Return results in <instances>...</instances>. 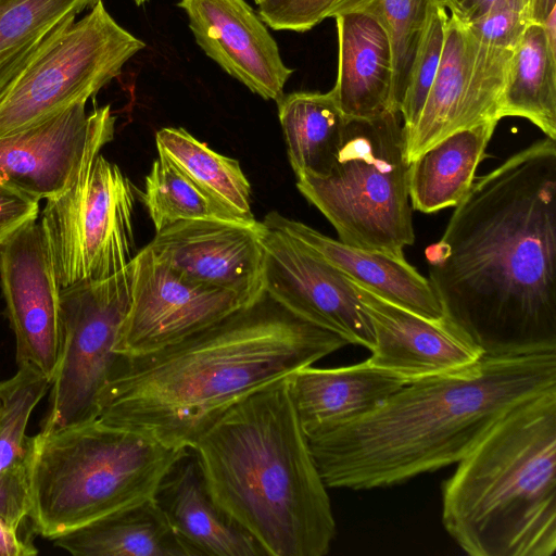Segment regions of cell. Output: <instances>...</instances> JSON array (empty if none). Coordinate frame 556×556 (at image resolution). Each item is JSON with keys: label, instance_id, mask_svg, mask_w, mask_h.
Here are the masks:
<instances>
[{"label": "cell", "instance_id": "cell-20", "mask_svg": "<svg viewBox=\"0 0 556 556\" xmlns=\"http://www.w3.org/2000/svg\"><path fill=\"white\" fill-rule=\"evenodd\" d=\"M154 500L189 556L265 555L257 541L214 503L190 450L166 473Z\"/></svg>", "mask_w": 556, "mask_h": 556}, {"label": "cell", "instance_id": "cell-28", "mask_svg": "<svg viewBox=\"0 0 556 556\" xmlns=\"http://www.w3.org/2000/svg\"><path fill=\"white\" fill-rule=\"evenodd\" d=\"M98 0H0V92L53 33Z\"/></svg>", "mask_w": 556, "mask_h": 556}, {"label": "cell", "instance_id": "cell-17", "mask_svg": "<svg viewBox=\"0 0 556 556\" xmlns=\"http://www.w3.org/2000/svg\"><path fill=\"white\" fill-rule=\"evenodd\" d=\"M197 43L253 93L276 102L292 75L267 25L245 0H179Z\"/></svg>", "mask_w": 556, "mask_h": 556}, {"label": "cell", "instance_id": "cell-16", "mask_svg": "<svg viewBox=\"0 0 556 556\" xmlns=\"http://www.w3.org/2000/svg\"><path fill=\"white\" fill-rule=\"evenodd\" d=\"M348 279L371 324L375 343L367 361L375 367L412 382L466 371L484 356L446 321L424 318Z\"/></svg>", "mask_w": 556, "mask_h": 556}, {"label": "cell", "instance_id": "cell-29", "mask_svg": "<svg viewBox=\"0 0 556 556\" xmlns=\"http://www.w3.org/2000/svg\"><path fill=\"white\" fill-rule=\"evenodd\" d=\"M142 201L155 232L180 220H242L211 199L162 155L153 162L146 177Z\"/></svg>", "mask_w": 556, "mask_h": 556}, {"label": "cell", "instance_id": "cell-33", "mask_svg": "<svg viewBox=\"0 0 556 556\" xmlns=\"http://www.w3.org/2000/svg\"><path fill=\"white\" fill-rule=\"evenodd\" d=\"M532 5L533 0H496L483 16L467 24L478 40L514 49L532 23Z\"/></svg>", "mask_w": 556, "mask_h": 556}, {"label": "cell", "instance_id": "cell-15", "mask_svg": "<svg viewBox=\"0 0 556 556\" xmlns=\"http://www.w3.org/2000/svg\"><path fill=\"white\" fill-rule=\"evenodd\" d=\"M263 223L226 219L177 222L147 245L178 275L235 293L244 305L264 293Z\"/></svg>", "mask_w": 556, "mask_h": 556}, {"label": "cell", "instance_id": "cell-43", "mask_svg": "<svg viewBox=\"0 0 556 556\" xmlns=\"http://www.w3.org/2000/svg\"><path fill=\"white\" fill-rule=\"evenodd\" d=\"M1 406H2V402H1V397H0V412H1Z\"/></svg>", "mask_w": 556, "mask_h": 556}, {"label": "cell", "instance_id": "cell-35", "mask_svg": "<svg viewBox=\"0 0 556 556\" xmlns=\"http://www.w3.org/2000/svg\"><path fill=\"white\" fill-rule=\"evenodd\" d=\"M29 514V494L25 462L22 466L0 472V521L20 529Z\"/></svg>", "mask_w": 556, "mask_h": 556}, {"label": "cell", "instance_id": "cell-10", "mask_svg": "<svg viewBox=\"0 0 556 556\" xmlns=\"http://www.w3.org/2000/svg\"><path fill=\"white\" fill-rule=\"evenodd\" d=\"M121 271L60 289V350L41 430L97 418L99 397L122 355L115 352L132 285Z\"/></svg>", "mask_w": 556, "mask_h": 556}, {"label": "cell", "instance_id": "cell-11", "mask_svg": "<svg viewBox=\"0 0 556 556\" xmlns=\"http://www.w3.org/2000/svg\"><path fill=\"white\" fill-rule=\"evenodd\" d=\"M241 306L235 293L178 275L146 245L134 257L130 302L115 352L135 357L159 351Z\"/></svg>", "mask_w": 556, "mask_h": 556}, {"label": "cell", "instance_id": "cell-41", "mask_svg": "<svg viewBox=\"0 0 556 556\" xmlns=\"http://www.w3.org/2000/svg\"><path fill=\"white\" fill-rule=\"evenodd\" d=\"M465 0H442L446 9L451 11V13H456Z\"/></svg>", "mask_w": 556, "mask_h": 556}, {"label": "cell", "instance_id": "cell-21", "mask_svg": "<svg viewBox=\"0 0 556 556\" xmlns=\"http://www.w3.org/2000/svg\"><path fill=\"white\" fill-rule=\"evenodd\" d=\"M334 18L338 74L331 91L342 113L352 119L395 111L393 55L387 31L376 18L363 12L340 13Z\"/></svg>", "mask_w": 556, "mask_h": 556}, {"label": "cell", "instance_id": "cell-1", "mask_svg": "<svg viewBox=\"0 0 556 556\" xmlns=\"http://www.w3.org/2000/svg\"><path fill=\"white\" fill-rule=\"evenodd\" d=\"M445 321L484 356L556 351V143L473 181L425 250Z\"/></svg>", "mask_w": 556, "mask_h": 556}, {"label": "cell", "instance_id": "cell-5", "mask_svg": "<svg viewBox=\"0 0 556 556\" xmlns=\"http://www.w3.org/2000/svg\"><path fill=\"white\" fill-rule=\"evenodd\" d=\"M442 483V522L471 556L556 551V388L513 408Z\"/></svg>", "mask_w": 556, "mask_h": 556}, {"label": "cell", "instance_id": "cell-42", "mask_svg": "<svg viewBox=\"0 0 556 556\" xmlns=\"http://www.w3.org/2000/svg\"><path fill=\"white\" fill-rule=\"evenodd\" d=\"M146 1H148V0H135V2H136L138 5L143 4Z\"/></svg>", "mask_w": 556, "mask_h": 556}, {"label": "cell", "instance_id": "cell-26", "mask_svg": "<svg viewBox=\"0 0 556 556\" xmlns=\"http://www.w3.org/2000/svg\"><path fill=\"white\" fill-rule=\"evenodd\" d=\"M522 117L556 140V51L542 24L530 23L513 49L498 119Z\"/></svg>", "mask_w": 556, "mask_h": 556}, {"label": "cell", "instance_id": "cell-4", "mask_svg": "<svg viewBox=\"0 0 556 556\" xmlns=\"http://www.w3.org/2000/svg\"><path fill=\"white\" fill-rule=\"evenodd\" d=\"M190 452L214 503L266 556H325L336 535L327 486L288 377L230 406Z\"/></svg>", "mask_w": 556, "mask_h": 556}, {"label": "cell", "instance_id": "cell-30", "mask_svg": "<svg viewBox=\"0 0 556 556\" xmlns=\"http://www.w3.org/2000/svg\"><path fill=\"white\" fill-rule=\"evenodd\" d=\"M432 0H343L332 17L363 12L376 18L388 34L393 55V106L400 112L409 68Z\"/></svg>", "mask_w": 556, "mask_h": 556}, {"label": "cell", "instance_id": "cell-6", "mask_svg": "<svg viewBox=\"0 0 556 556\" xmlns=\"http://www.w3.org/2000/svg\"><path fill=\"white\" fill-rule=\"evenodd\" d=\"M189 450L92 418L27 438L25 467L33 530L54 540L154 498Z\"/></svg>", "mask_w": 556, "mask_h": 556}, {"label": "cell", "instance_id": "cell-7", "mask_svg": "<svg viewBox=\"0 0 556 556\" xmlns=\"http://www.w3.org/2000/svg\"><path fill=\"white\" fill-rule=\"evenodd\" d=\"M400 112L348 119L325 176L296 177V187L348 245L404 258L415 241Z\"/></svg>", "mask_w": 556, "mask_h": 556}, {"label": "cell", "instance_id": "cell-8", "mask_svg": "<svg viewBox=\"0 0 556 556\" xmlns=\"http://www.w3.org/2000/svg\"><path fill=\"white\" fill-rule=\"evenodd\" d=\"M144 47L98 0L83 18L49 36L0 92V137L87 102Z\"/></svg>", "mask_w": 556, "mask_h": 556}, {"label": "cell", "instance_id": "cell-37", "mask_svg": "<svg viewBox=\"0 0 556 556\" xmlns=\"http://www.w3.org/2000/svg\"><path fill=\"white\" fill-rule=\"evenodd\" d=\"M0 521V556H29L38 553L35 545Z\"/></svg>", "mask_w": 556, "mask_h": 556}, {"label": "cell", "instance_id": "cell-40", "mask_svg": "<svg viewBox=\"0 0 556 556\" xmlns=\"http://www.w3.org/2000/svg\"><path fill=\"white\" fill-rule=\"evenodd\" d=\"M542 26L548 46L552 50L556 51V8L549 12Z\"/></svg>", "mask_w": 556, "mask_h": 556}, {"label": "cell", "instance_id": "cell-22", "mask_svg": "<svg viewBox=\"0 0 556 556\" xmlns=\"http://www.w3.org/2000/svg\"><path fill=\"white\" fill-rule=\"evenodd\" d=\"M475 50L468 24L451 13L438 71L415 126L404 135L408 164L438 141L469 127L467 99Z\"/></svg>", "mask_w": 556, "mask_h": 556}, {"label": "cell", "instance_id": "cell-23", "mask_svg": "<svg viewBox=\"0 0 556 556\" xmlns=\"http://www.w3.org/2000/svg\"><path fill=\"white\" fill-rule=\"evenodd\" d=\"M497 121L459 129L419 154L408 165L413 210L431 214L455 207L470 190Z\"/></svg>", "mask_w": 556, "mask_h": 556}, {"label": "cell", "instance_id": "cell-44", "mask_svg": "<svg viewBox=\"0 0 556 556\" xmlns=\"http://www.w3.org/2000/svg\"><path fill=\"white\" fill-rule=\"evenodd\" d=\"M254 1H255V3H257L260 0H254Z\"/></svg>", "mask_w": 556, "mask_h": 556}, {"label": "cell", "instance_id": "cell-27", "mask_svg": "<svg viewBox=\"0 0 556 556\" xmlns=\"http://www.w3.org/2000/svg\"><path fill=\"white\" fill-rule=\"evenodd\" d=\"M155 142L159 155L172 162L211 199L239 219L255 220L251 185L237 160L215 152L184 128H162Z\"/></svg>", "mask_w": 556, "mask_h": 556}, {"label": "cell", "instance_id": "cell-9", "mask_svg": "<svg viewBox=\"0 0 556 556\" xmlns=\"http://www.w3.org/2000/svg\"><path fill=\"white\" fill-rule=\"evenodd\" d=\"M134 208L130 180L100 153L47 200L40 225L61 288L108 278L134 260Z\"/></svg>", "mask_w": 556, "mask_h": 556}, {"label": "cell", "instance_id": "cell-31", "mask_svg": "<svg viewBox=\"0 0 556 556\" xmlns=\"http://www.w3.org/2000/svg\"><path fill=\"white\" fill-rule=\"evenodd\" d=\"M50 386L43 372L30 364L20 365L14 376L0 381V472L24 464L28 420Z\"/></svg>", "mask_w": 556, "mask_h": 556}, {"label": "cell", "instance_id": "cell-34", "mask_svg": "<svg viewBox=\"0 0 556 556\" xmlns=\"http://www.w3.org/2000/svg\"><path fill=\"white\" fill-rule=\"evenodd\" d=\"M343 0H260L257 14L276 30L304 33L332 17Z\"/></svg>", "mask_w": 556, "mask_h": 556}, {"label": "cell", "instance_id": "cell-2", "mask_svg": "<svg viewBox=\"0 0 556 556\" xmlns=\"http://www.w3.org/2000/svg\"><path fill=\"white\" fill-rule=\"evenodd\" d=\"M346 344L264 291L179 342L122 356L99 397L97 418L190 450L242 397Z\"/></svg>", "mask_w": 556, "mask_h": 556}, {"label": "cell", "instance_id": "cell-19", "mask_svg": "<svg viewBox=\"0 0 556 556\" xmlns=\"http://www.w3.org/2000/svg\"><path fill=\"white\" fill-rule=\"evenodd\" d=\"M263 224L281 230L307 245L320 258L383 299L432 321L443 323L444 313L428 278L404 258L354 248L278 212Z\"/></svg>", "mask_w": 556, "mask_h": 556}, {"label": "cell", "instance_id": "cell-32", "mask_svg": "<svg viewBox=\"0 0 556 556\" xmlns=\"http://www.w3.org/2000/svg\"><path fill=\"white\" fill-rule=\"evenodd\" d=\"M447 18V9L442 0H432L428 8L425 26L409 68L400 106L404 135L415 126L438 71Z\"/></svg>", "mask_w": 556, "mask_h": 556}, {"label": "cell", "instance_id": "cell-14", "mask_svg": "<svg viewBox=\"0 0 556 556\" xmlns=\"http://www.w3.org/2000/svg\"><path fill=\"white\" fill-rule=\"evenodd\" d=\"M263 223V222H262ZM264 290L302 318L369 351L371 324L348 277L288 233L263 224Z\"/></svg>", "mask_w": 556, "mask_h": 556}, {"label": "cell", "instance_id": "cell-24", "mask_svg": "<svg viewBox=\"0 0 556 556\" xmlns=\"http://www.w3.org/2000/svg\"><path fill=\"white\" fill-rule=\"evenodd\" d=\"M52 541L75 556H189L154 498Z\"/></svg>", "mask_w": 556, "mask_h": 556}, {"label": "cell", "instance_id": "cell-38", "mask_svg": "<svg viewBox=\"0 0 556 556\" xmlns=\"http://www.w3.org/2000/svg\"><path fill=\"white\" fill-rule=\"evenodd\" d=\"M496 0H465L456 13L465 23H471L483 16Z\"/></svg>", "mask_w": 556, "mask_h": 556}, {"label": "cell", "instance_id": "cell-3", "mask_svg": "<svg viewBox=\"0 0 556 556\" xmlns=\"http://www.w3.org/2000/svg\"><path fill=\"white\" fill-rule=\"evenodd\" d=\"M556 388V351L483 356L412 381L370 412L308 439L327 488L369 490L458 463L508 412Z\"/></svg>", "mask_w": 556, "mask_h": 556}, {"label": "cell", "instance_id": "cell-36", "mask_svg": "<svg viewBox=\"0 0 556 556\" xmlns=\"http://www.w3.org/2000/svg\"><path fill=\"white\" fill-rule=\"evenodd\" d=\"M39 201L0 182V243L25 223L37 219Z\"/></svg>", "mask_w": 556, "mask_h": 556}, {"label": "cell", "instance_id": "cell-13", "mask_svg": "<svg viewBox=\"0 0 556 556\" xmlns=\"http://www.w3.org/2000/svg\"><path fill=\"white\" fill-rule=\"evenodd\" d=\"M0 286L16 364L34 365L51 381L60 350L61 287L37 219L0 243Z\"/></svg>", "mask_w": 556, "mask_h": 556}, {"label": "cell", "instance_id": "cell-25", "mask_svg": "<svg viewBox=\"0 0 556 556\" xmlns=\"http://www.w3.org/2000/svg\"><path fill=\"white\" fill-rule=\"evenodd\" d=\"M277 104L296 177L327 175L342 144L348 122L332 91L292 92L283 94Z\"/></svg>", "mask_w": 556, "mask_h": 556}, {"label": "cell", "instance_id": "cell-39", "mask_svg": "<svg viewBox=\"0 0 556 556\" xmlns=\"http://www.w3.org/2000/svg\"><path fill=\"white\" fill-rule=\"evenodd\" d=\"M556 8V0H533L532 23L542 24L549 12Z\"/></svg>", "mask_w": 556, "mask_h": 556}, {"label": "cell", "instance_id": "cell-18", "mask_svg": "<svg viewBox=\"0 0 556 556\" xmlns=\"http://www.w3.org/2000/svg\"><path fill=\"white\" fill-rule=\"evenodd\" d=\"M289 391L307 439L329 432L370 412L409 383L367 359L351 366H305L288 376Z\"/></svg>", "mask_w": 556, "mask_h": 556}, {"label": "cell", "instance_id": "cell-12", "mask_svg": "<svg viewBox=\"0 0 556 556\" xmlns=\"http://www.w3.org/2000/svg\"><path fill=\"white\" fill-rule=\"evenodd\" d=\"M115 121L110 105L88 114L86 102H78L36 126L0 137V182L37 201L61 194L112 141Z\"/></svg>", "mask_w": 556, "mask_h": 556}]
</instances>
